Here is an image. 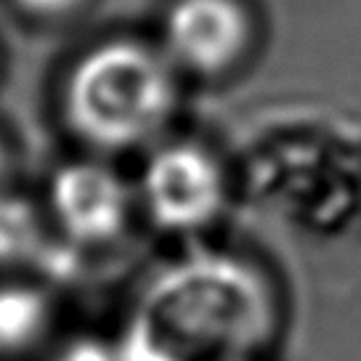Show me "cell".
Segmentation results:
<instances>
[{
  "instance_id": "6da1fadb",
  "label": "cell",
  "mask_w": 361,
  "mask_h": 361,
  "mask_svg": "<svg viewBox=\"0 0 361 361\" xmlns=\"http://www.w3.org/2000/svg\"><path fill=\"white\" fill-rule=\"evenodd\" d=\"M282 324L271 274L234 250H192L144 284L117 353L123 361H260Z\"/></svg>"
},
{
  "instance_id": "7a4b0ae2",
  "label": "cell",
  "mask_w": 361,
  "mask_h": 361,
  "mask_svg": "<svg viewBox=\"0 0 361 361\" xmlns=\"http://www.w3.org/2000/svg\"><path fill=\"white\" fill-rule=\"evenodd\" d=\"M189 85L152 32H106L82 43L54 82V112L75 152L141 157L180 130Z\"/></svg>"
},
{
  "instance_id": "3957f363",
  "label": "cell",
  "mask_w": 361,
  "mask_h": 361,
  "mask_svg": "<svg viewBox=\"0 0 361 361\" xmlns=\"http://www.w3.org/2000/svg\"><path fill=\"white\" fill-rule=\"evenodd\" d=\"M138 215L170 237H200L231 207L234 180L224 152L204 135L176 130L138 157Z\"/></svg>"
},
{
  "instance_id": "277c9868",
  "label": "cell",
  "mask_w": 361,
  "mask_h": 361,
  "mask_svg": "<svg viewBox=\"0 0 361 361\" xmlns=\"http://www.w3.org/2000/svg\"><path fill=\"white\" fill-rule=\"evenodd\" d=\"M152 35L189 88H215L255 64L263 16L252 0H165Z\"/></svg>"
},
{
  "instance_id": "5b68a950",
  "label": "cell",
  "mask_w": 361,
  "mask_h": 361,
  "mask_svg": "<svg viewBox=\"0 0 361 361\" xmlns=\"http://www.w3.org/2000/svg\"><path fill=\"white\" fill-rule=\"evenodd\" d=\"M40 202L59 237L80 252L120 242L138 215L133 176L114 159L82 152L51 168Z\"/></svg>"
},
{
  "instance_id": "8992f818",
  "label": "cell",
  "mask_w": 361,
  "mask_h": 361,
  "mask_svg": "<svg viewBox=\"0 0 361 361\" xmlns=\"http://www.w3.org/2000/svg\"><path fill=\"white\" fill-rule=\"evenodd\" d=\"M80 250L59 237L40 200L8 189L0 194V269H30L43 279H69L80 269Z\"/></svg>"
},
{
  "instance_id": "52a82bcc",
  "label": "cell",
  "mask_w": 361,
  "mask_h": 361,
  "mask_svg": "<svg viewBox=\"0 0 361 361\" xmlns=\"http://www.w3.org/2000/svg\"><path fill=\"white\" fill-rule=\"evenodd\" d=\"M54 327V298L27 279L0 282V359L35 350Z\"/></svg>"
},
{
  "instance_id": "ba28073f",
  "label": "cell",
  "mask_w": 361,
  "mask_h": 361,
  "mask_svg": "<svg viewBox=\"0 0 361 361\" xmlns=\"http://www.w3.org/2000/svg\"><path fill=\"white\" fill-rule=\"evenodd\" d=\"M51 361H123L117 348L106 345L96 338H78L69 340L64 348H59Z\"/></svg>"
},
{
  "instance_id": "9c48e42d",
  "label": "cell",
  "mask_w": 361,
  "mask_h": 361,
  "mask_svg": "<svg viewBox=\"0 0 361 361\" xmlns=\"http://www.w3.org/2000/svg\"><path fill=\"white\" fill-rule=\"evenodd\" d=\"M16 147H13L11 135L0 128V194L13 189V178H16Z\"/></svg>"
}]
</instances>
